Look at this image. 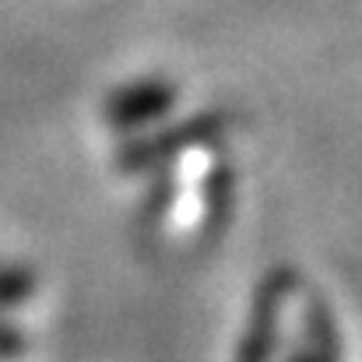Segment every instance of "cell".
Segmentation results:
<instances>
[{"mask_svg":"<svg viewBox=\"0 0 362 362\" xmlns=\"http://www.w3.org/2000/svg\"><path fill=\"white\" fill-rule=\"evenodd\" d=\"M21 331H14V327H7V324H0V356H14V352H21Z\"/></svg>","mask_w":362,"mask_h":362,"instance_id":"52a82bcc","label":"cell"},{"mask_svg":"<svg viewBox=\"0 0 362 362\" xmlns=\"http://www.w3.org/2000/svg\"><path fill=\"white\" fill-rule=\"evenodd\" d=\"M35 292V274L28 267H0V310L28 303Z\"/></svg>","mask_w":362,"mask_h":362,"instance_id":"8992f818","label":"cell"},{"mask_svg":"<svg viewBox=\"0 0 362 362\" xmlns=\"http://www.w3.org/2000/svg\"><path fill=\"white\" fill-rule=\"evenodd\" d=\"M303 334H306V349L296 356V362H338L341 359L334 313H331V306H327L320 296H306V306H303Z\"/></svg>","mask_w":362,"mask_h":362,"instance_id":"277c9868","label":"cell"},{"mask_svg":"<svg viewBox=\"0 0 362 362\" xmlns=\"http://www.w3.org/2000/svg\"><path fill=\"white\" fill-rule=\"evenodd\" d=\"M233 194H236V176L226 162H218L215 173L204 180V215H201L204 229H211L226 218V211L233 208Z\"/></svg>","mask_w":362,"mask_h":362,"instance_id":"5b68a950","label":"cell"},{"mask_svg":"<svg viewBox=\"0 0 362 362\" xmlns=\"http://www.w3.org/2000/svg\"><path fill=\"white\" fill-rule=\"evenodd\" d=\"M229 117L226 113H201V117H190V120L169 123L162 127L158 134H148L141 141H130L123 144L117 162H120L123 173H148V169H158L173 158H180L183 151L190 148H201V144H211V141H222L226 130H229Z\"/></svg>","mask_w":362,"mask_h":362,"instance_id":"6da1fadb","label":"cell"},{"mask_svg":"<svg viewBox=\"0 0 362 362\" xmlns=\"http://www.w3.org/2000/svg\"><path fill=\"white\" fill-rule=\"evenodd\" d=\"M176 103H180V88L169 78H144V81L123 85L120 92L106 99V120L117 130H134V127L162 120L165 113H173Z\"/></svg>","mask_w":362,"mask_h":362,"instance_id":"3957f363","label":"cell"},{"mask_svg":"<svg viewBox=\"0 0 362 362\" xmlns=\"http://www.w3.org/2000/svg\"><path fill=\"white\" fill-rule=\"evenodd\" d=\"M296 292V274L288 267L271 271L257 292H253V306H250V324L243 331L240 362H267L274 345H278V327H281V310L288 303V296Z\"/></svg>","mask_w":362,"mask_h":362,"instance_id":"7a4b0ae2","label":"cell"}]
</instances>
